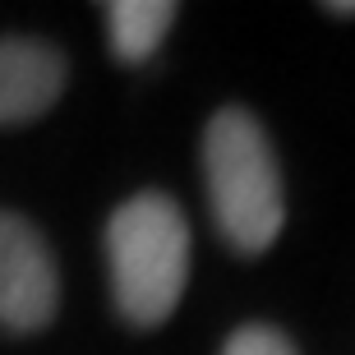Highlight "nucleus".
<instances>
[{"instance_id":"obj_5","label":"nucleus","mask_w":355,"mask_h":355,"mask_svg":"<svg viewBox=\"0 0 355 355\" xmlns=\"http://www.w3.org/2000/svg\"><path fill=\"white\" fill-rule=\"evenodd\" d=\"M175 5L171 0H116L106 5V37H111V51L125 65H139L162 46V37L171 33L175 24Z\"/></svg>"},{"instance_id":"obj_2","label":"nucleus","mask_w":355,"mask_h":355,"mask_svg":"<svg viewBox=\"0 0 355 355\" xmlns=\"http://www.w3.org/2000/svg\"><path fill=\"white\" fill-rule=\"evenodd\" d=\"M106 272L116 314L134 328H162L189 282V222L171 194H134L106 222Z\"/></svg>"},{"instance_id":"obj_4","label":"nucleus","mask_w":355,"mask_h":355,"mask_svg":"<svg viewBox=\"0 0 355 355\" xmlns=\"http://www.w3.org/2000/svg\"><path fill=\"white\" fill-rule=\"evenodd\" d=\"M65 92V55L37 37H0V125H28Z\"/></svg>"},{"instance_id":"obj_3","label":"nucleus","mask_w":355,"mask_h":355,"mask_svg":"<svg viewBox=\"0 0 355 355\" xmlns=\"http://www.w3.org/2000/svg\"><path fill=\"white\" fill-rule=\"evenodd\" d=\"M60 309L51 245L28 217L0 208V328L42 332Z\"/></svg>"},{"instance_id":"obj_1","label":"nucleus","mask_w":355,"mask_h":355,"mask_svg":"<svg viewBox=\"0 0 355 355\" xmlns=\"http://www.w3.org/2000/svg\"><path fill=\"white\" fill-rule=\"evenodd\" d=\"M203 184L222 240L236 254H263L282 236L286 189L268 130L245 106H222L203 130Z\"/></svg>"},{"instance_id":"obj_7","label":"nucleus","mask_w":355,"mask_h":355,"mask_svg":"<svg viewBox=\"0 0 355 355\" xmlns=\"http://www.w3.org/2000/svg\"><path fill=\"white\" fill-rule=\"evenodd\" d=\"M328 14H355V0L351 5H328Z\"/></svg>"},{"instance_id":"obj_6","label":"nucleus","mask_w":355,"mask_h":355,"mask_svg":"<svg viewBox=\"0 0 355 355\" xmlns=\"http://www.w3.org/2000/svg\"><path fill=\"white\" fill-rule=\"evenodd\" d=\"M222 355H295V346L286 342V332L268 328V323H245L226 337Z\"/></svg>"}]
</instances>
